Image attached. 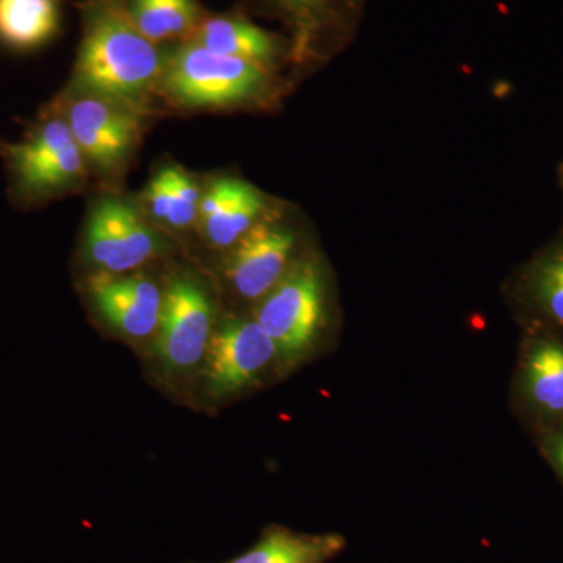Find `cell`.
<instances>
[{"label":"cell","mask_w":563,"mask_h":563,"mask_svg":"<svg viewBox=\"0 0 563 563\" xmlns=\"http://www.w3.org/2000/svg\"><path fill=\"white\" fill-rule=\"evenodd\" d=\"M88 291L99 313L122 335L146 339L157 332L163 291L155 282L101 273L90 277Z\"/></svg>","instance_id":"10"},{"label":"cell","mask_w":563,"mask_h":563,"mask_svg":"<svg viewBox=\"0 0 563 563\" xmlns=\"http://www.w3.org/2000/svg\"><path fill=\"white\" fill-rule=\"evenodd\" d=\"M544 451H547L554 468L563 477V429L548 437L547 443H544Z\"/></svg>","instance_id":"19"},{"label":"cell","mask_w":563,"mask_h":563,"mask_svg":"<svg viewBox=\"0 0 563 563\" xmlns=\"http://www.w3.org/2000/svg\"><path fill=\"white\" fill-rule=\"evenodd\" d=\"M18 187L31 198H46L79 184L85 157L65 120L41 122L24 141L5 147Z\"/></svg>","instance_id":"6"},{"label":"cell","mask_w":563,"mask_h":563,"mask_svg":"<svg viewBox=\"0 0 563 563\" xmlns=\"http://www.w3.org/2000/svg\"><path fill=\"white\" fill-rule=\"evenodd\" d=\"M163 85L187 107H225L252 98L263 87L261 65L228 57L201 44H185L166 62Z\"/></svg>","instance_id":"3"},{"label":"cell","mask_w":563,"mask_h":563,"mask_svg":"<svg viewBox=\"0 0 563 563\" xmlns=\"http://www.w3.org/2000/svg\"><path fill=\"white\" fill-rule=\"evenodd\" d=\"M55 0H0V38L10 46H40L57 31Z\"/></svg>","instance_id":"14"},{"label":"cell","mask_w":563,"mask_h":563,"mask_svg":"<svg viewBox=\"0 0 563 563\" xmlns=\"http://www.w3.org/2000/svg\"><path fill=\"white\" fill-rule=\"evenodd\" d=\"M521 390L533 410L563 418V344L536 340L521 363Z\"/></svg>","instance_id":"13"},{"label":"cell","mask_w":563,"mask_h":563,"mask_svg":"<svg viewBox=\"0 0 563 563\" xmlns=\"http://www.w3.org/2000/svg\"><path fill=\"white\" fill-rule=\"evenodd\" d=\"M169 172H172V187H169L168 217L165 224L173 229L190 228L199 217L201 192L187 174L176 168H169Z\"/></svg>","instance_id":"18"},{"label":"cell","mask_w":563,"mask_h":563,"mask_svg":"<svg viewBox=\"0 0 563 563\" xmlns=\"http://www.w3.org/2000/svg\"><path fill=\"white\" fill-rule=\"evenodd\" d=\"M161 251L157 233L129 203L103 199L92 210L87 228L90 261L107 274L140 268Z\"/></svg>","instance_id":"7"},{"label":"cell","mask_w":563,"mask_h":563,"mask_svg":"<svg viewBox=\"0 0 563 563\" xmlns=\"http://www.w3.org/2000/svg\"><path fill=\"white\" fill-rule=\"evenodd\" d=\"M128 103L87 95L68 107V122L81 154L102 169L128 161L140 139L139 117Z\"/></svg>","instance_id":"8"},{"label":"cell","mask_w":563,"mask_h":563,"mask_svg":"<svg viewBox=\"0 0 563 563\" xmlns=\"http://www.w3.org/2000/svg\"><path fill=\"white\" fill-rule=\"evenodd\" d=\"M255 321L276 344L280 363L298 362L313 351L325 322L324 276L318 263L292 265L261 299Z\"/></svg>","instance_id":"2"},{"label":"cell","mask_w":563,"mask_h":563,"mask_svg":"<svg viewBox=\"0 0 563 563\" xmlns=\"http://www.w3.org/2000/svg\"><path fill=\"white\" fill-rule=\"evenodd\" d=\"M296 16L303 18L314 13L324 0H279Z\"/></svg>","instance_id":"20"},{"label":"cell","mask_w":563,"mask_h":563,"mask_svg":"<svg viewBox=\"0 0 563 563\" xmlns=\"http://www.w3.org/2000/svg\"><path fill=\"white\" fill-rule=\"evenodd\" d=\"M214 325L213 302L201 282L181 274L163 291L155 355L168 372L187 373L202 365Z\"/></svg>","instance_id":"4"},{"label":"cell","mask_w":563,"mask_h":563,"mask_svg":"<svg viewBox=\"0 0 563 563\" xmlns=\"http://www.w3.org/2000/svg\"><path fill=\"white\" fill-rule=\"evenodd\" d=\"M166 62L155 44L117 7L96 10L88 22L76 66V81L87 95L136 101L163 77Z\"/></svg>","instance_id":"1"},{"label":"cell","mask_w":563,"mask_h":563,"mask_svg":"<svg viewBox=\"0 0 563 563\" xmlns=\"http://www.w3.org/2000/svg\"><path fill=\"white\" fill-rule=\"evenodd\" d=\"M262 196L251 185L220 179L210 185L199 207L206 239L214 247H232L258 222Z\"/></svg>","instance_id":"11"},{"label":"cell","mask_w":563,"mask_h":563,"mask_svg":"<svg viewBox=\"0 0 563 563\" xmlns=\"http://www.w3.org/2000/svg\"><path fill=\"white\" fill-rule=\"evenodd\" d=\"M529 290L539 309L563 328V244L536 263Z\"/></svg>","instance_id":"17"},{"label":"cell","mask_w":563,"mask_h":563,"mask_svg":"<svg viewBox=\"0 0 563 563\" xmlns=\"http://www.w3.org/2000/svg\"><path fill=\"white\" fill-rule=\"evenodd\" d=\"M133 24L152 43L191 31L198 20L195 0H131Z\"/></svg>","instance_id":"16"},{"label":"cell","mask_w":563,"mask_h":563,"mask_svg":"<svg viewBox=\"0 0 563 563\" xmlns=\"http://www.w3.org/2000/svg\"><path fill=\"white\" fill-rule=\"evenodd\" d=\"M344 548L346 539L342 533L296 532L272 525L263 529L261 539L250 550L220 563H328Z\"/></svg>","instance_id":"12"},{"label":"cell","mask_w":563,"mask_h":563,"mask_svg":"<svg viewBox=\"0 0 563 563\" xmlns=\"http://www.w3.org/2000/svg\"><path fill=\"white\" fill-rule=\"evenodd\" d=\"M198 44L217 54L261 63L272 57L273 40L261 29L231 18H214L202 25Z\"/></svg>","instance_id":"15"},{"label":"cell","mask_w":563,"mask_h":563,"mask_svg":"<svg viewBox=\"0 0 563 563\" xmlns=\"http://www.w3.org/2000/svg\"><path fill=\"white\" fill-rule=\"evenodd\" d=\"M295 233L276 224L257 222L240 240L225 262V276L244 299L257 301L290 272Z\"/></svg>","instance_id":"9"},{"label":"cell","mask_w":563,"mask_h":563,"mask_svg":"<svg viewBox=\"0 0 563 563\" xmlns=\"http://www.w3.org/2000/svg\"><path fill=\"white\" fill-rule=\"evenodd\" d=\"M276 362V344L255 318H229L211 335L202 362L203 383L214 398H229L261 383Z\"/></svg>","instance_id":"5"}]
</instances>
